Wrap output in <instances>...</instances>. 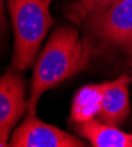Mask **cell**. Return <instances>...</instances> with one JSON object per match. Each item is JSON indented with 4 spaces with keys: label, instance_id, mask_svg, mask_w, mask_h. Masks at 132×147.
<instances>
[{
    "label": "cell",
    "instance_id": "cell-1",
    "mask_svg": "<svg viewBox=\"0 0 132 147\" xmlns=\"http://www.w3.org/2000/svg\"><path fill=\"white\" fill-rule=\"evenodd\" d=\"M95 53L93 45L76 28L58 27L35 61L26 113H37L41 95L85 69Z\"/></svg>",
    "mask_w": 132,
    "mask_h": 147
},
{
    "label": "cell",
    "instance_id": "cell-2",
    "mask_svg": "<svg viewBox=\"0 0 132 147\" xmlns=\"http://www.w3.org/2000/svg\"><path fill=\"white\" fill-rule=\"evenodd\" d=\"M14 33V52L11 67L28 69L35 60L47 32L53 25L52 0H7Z\"/></svg>",
    "mask_w": 132,
    "mask_h": 147
},
{
    "label": "cell",
    "instance_id": "cell-3",
    "mask_svg": "<svg viewBox=\"0 0 132 147\" xmlns=\"http://www.w3.org/2000/svg\"><path fill=\"white\" fill-rule=\"evenodd\" d=\"M85 35L97 52H119L132 61V0H117L85 19Z\"/></svg>",
    "mask_w": 132,
    "mask_h": 147
},
{
    "label": "cell",
    "instance_id": "cell-4",
    "mask_svg": "<svg viewBox=\"0 0 132 147\" xmlns=\"http://www.w3.org/2000/svg\"><path fill=\"white\" fill-rule=\"evenodd\" d=\"M8 145L12 147H84L85 142L76 136L46 124L37 113H27L13 131Z\"/></svg>",
    "mask_w": 132,
    "mask_h": 147
},
{
    "label": "cell",
    "instance_id": "cell-5",
    "mask_svg": "<svg viewBox=\"0 0 132 147\" xmlns=\"http://www.w3.org/2000/svg\"><path fill=\"white\" fill-rule=\"evenodd\" d=\"M20 71L9 67L0 77V142L8 141L18 120L27 112L25 80Z\"/></svg>",
    "mask_w": 132,
    "mask_h": 147
},
{
    "label": "cell",
    "instance_id": "cell-6",
    "mask_svg": "<svg viewBox=\"0 0 132 147\" xmlns=\"http://www.w3.org/2000/svg\"><path fill=\"white\" fill-rule=\"evenodd\" d=\"M131 84L132 78L126 74L111 80L103 95L102 105L95 118L109 125H122L130 113L129 86Z\"/></svg>",
    "mask_w": 132,
    "mask_h": 147
},
{
    "label": "cell",
    "instance_id": "cell-7",
    "mask_svg": "<svg viewBox=\"0 0 132 147\" xmlns=\"http://www.w3.org/2000/svg\"><path fill=\"white\" fill-rule=\"evenodd\" d=\"M74 125L78 133L93 147H132V133L119 129L118 126L105 124L97 118Z\"/></svg>",
    "mask_w": 132,
    "mask_h": 147
},
{
    "label": "cell",
    "instance_id": "cell-8",
    "mask_svg": "<svg viewBox=\"0 0 132 147\" xmlns=\"http://www.w3.org/2000/svg\"><path fill=\"white\" fill-rule=\"evenodd\" d=\"M109 85L110 81L90 84L76 92L71 106V120L74 124L95 118L102 105L103 95Z\"/></svg>",
    "mask_w": 132,
    "mask_h": 147
},
{
    "label": "cell",
    "instance_id": "cell-9",
    "mask_svg": "<svg viewBox=\"0 0 132 147\" xmlns=\"http://www.w3.org/2000/svg\"><path fill=\"white\" fill-rule=\"evenodd\" d=\"M117 0H81L79 7L74 11L73 16L85 19L89 16L97 14L111 7Z\"/></svg>",
    "mask_w": 132,
    "mask_h": 147
},
{
    "label": "cell",
    "instance_id": "cell-10",
    "mask_svg": "<svg viewBox=\"0 0 132 147\" xmlns=\"http://www.w3.org/2000/svg\"><path fill=\"white\" fill-rule=\"evenodd\" d=\"M6 31H7V20L5 16V5H4V0H0V41L5 36Z\"/></svg>",
    "mask_w": 132,
    "mask_h": 147
},
{
    "label": "cell",
    "instance_id": "cell-11",
    "mask_svg": "<svg viewBox=\"0 0 132 147\" xmlns=\"http://www.w3.org/2000/svg\"><path fill=\"white\" fill-rule=\"evenodd\" d=\"M0 147H6V146H5L4 144H1V142H0Z\"/></svg>",
    "mask_w": 132,
    "mask_h": 147
}]
</instances>
